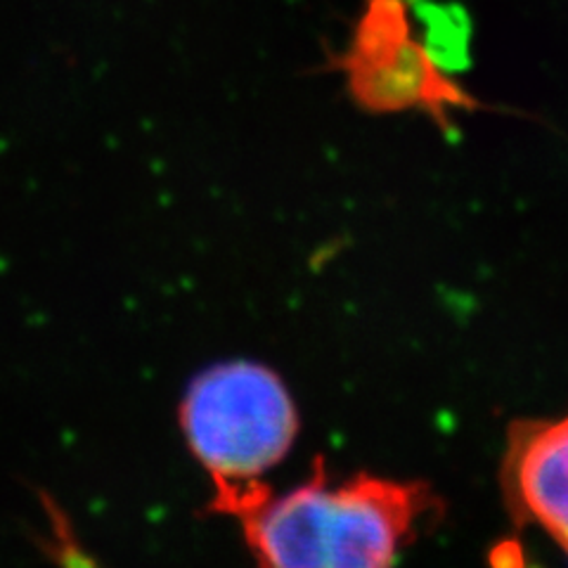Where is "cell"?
Here are the masks:
<instances>
[{
  "instance_id": "2",
  "label": "cell",
  "mask_w": 568,
  "mask_h": 568,
  "mask_svg": "<svg viewBox=\"0 0 568 568\" xmlns=\"http://www.w3.org/2000/svg\"><path fill=\"white\" fill-rule=\"evenodd\" d=\"M469 27L436 0H365L348 45L334 58L351 100L367 114L419 112L443 131L455 112L486 104L455 79L469 62Z\"/></svg>"
},
{
  "instance_id": "1",
  "label": "cell",
  "mask_w": 568,
  "mask_h": 568,
  "mask_svg": "<svg viewBox=\"0 0 568 568\" xmlns=\"http://www.w3.org/2000/svg\"><path fill=\"white\" fill-rule=\"evenodd\" d=\"M436 507L424 484L367 474L334 484L317 462L311 481L271 490L240 524L256 568H396Z\"/></svg>"
},
{
  "instance_id": "5",
  "label": "cell",
  "mask_w": 568,
  "mask_h": 568,
  "mask_svg": "<svg viewBox=\"0 0 568 568\" xmlns=\"http://www.w3.org/2000/svg\"><path fill=\"white\" fill-rule=\"evenodd\" d=\"M52 536H55V549H60V561L64 568H100L83 549L67 536V528L55 521L52 524Z\"/></svg>"
},
{
  "instance_id": "4",
  "label": "cell",
  "mask_w": 568,
  "mask_h": 568,
  "mask_svg": "<svg viewBox=\"0 0 568 568\" xmlns=\"http://www.w3.org/2000/svg\"><path fill=\"white\" fill-rule=\"evenodd\" d=\"M503 484L514 517L540 526L568 552V415L511 426Z\"/></svg>"
},
{
  "instance_id": "3",
  "label": "cell",
  "mask_w": 568,
  "mask_h": 568,
  "mask_svg": "<svg viewBox=\"0 0 568 568\" xmlns=\"http://www.w3.org/2000/svg\"><path fill=\"white\" fill-rule=\"evenodd\" d=\"M181 422L211 481L213 507L235 519L271 493L265 474L287 457L298 434L296 407L282 379L246 361L202 372L187 388Z\"/></svg>"
}]
</instances>
